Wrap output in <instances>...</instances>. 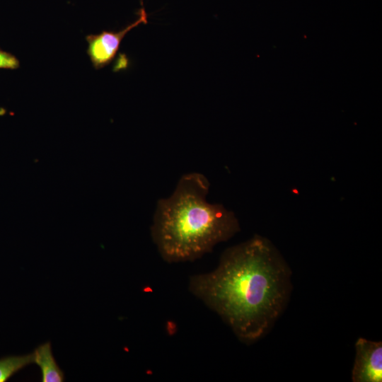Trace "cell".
Wrapping results in <instances>:
<instances>
[{"label": "cell", "mask_w": 382, "mask_h": 382, "mask_svg": "<svg viewBox=\"0 0 382 382\" xmlns=\"http://www.w3.org/2000/svg\"><path fill=\"white\" fill-rule=\"evenodd\" d=\"M291 271L267 238L255 236L226 249L213 271L192 276L189 289L250 344L263 337L284 311Z\"/></svg>", "instance_id": "6da1fadb"}, {"label": "cell", "mask_w": 382, "mask_h": 382, "mask_svg": "<svg viewBox=\"0 0 382 382\" xmlns=\"http://www.w3.org/2000/svg\"><path fill=\"white\" fill-rule=\"evenodd\" d=\"M209 189L203 174L190 173L180 178L170 197L158 201L151 233L165 261L195 260L239 231L232 212L207 201Z\"/></svg>", "instance_id": "7a4b0ae2"}, {"label": "cell", "mask_w": 382, "mask_h": 382, "mask_svg": "<svg viewBox=\"0 0 382 382\" xmlns=\"http://www.w3.org/2000/svg\"><path fill=\"white\" fill-rule=\"evenodd\" d=\"M147 23V14L143 6L138 11L137 18L118 31L103 30L86 37L87 54L96 69L108 66L115 58L125 36L141 24Z\"/></svg>", "instance_id": "3957f363"}, {"label": "cell", "mask_w": 382, "mask_h": 382, "mask_svg": "<svg viewBox=\"0 0 382 382\" xmlns=\"http://www.w3.org/2000/svg\"><path fill=\"white\" fill-rule=\"evenodd\" d=\"M352 371L353 382L382 381V342L359 337Z\"/></svg>", "instance_id": "277c9868"}, {"label": "cell", "mask_w": 382, "mask_h": 382, "mask_svg": "<svg viewBox=\"0 0 382 382\" xmlns=\"http://www.w3.org/2000/svg\"><path fill=\"white\" fill-rule=\"evenodd\" d=\"M33 354L34 363L37 364L41 370L42 382H62L64 381V372L53 357L50 342L38 346Z\"/></svg>", "instance_id": "5b68a950"}, {"label": "cell", "mask_w": 382, "mask_h": 382, "mask_svg": "<svg viewBox=\"0 0 382 382\" xmlns=\"http://www.w3.org/2000/svg\"><path fill=\"white\" fill-rule=\"evenodd\" d=\"M34 363V354L8 356L0 359V382H4L13 374Z\"/></svg>", "instance_id": "8992f818"}, {"label": "cell", "mask_w": 382, "mask_h": 382, "mask_svg": "<svg viewBox=\"0 0 382 382\" xmlns=\"http://www.w3.org/2000/svg\"><path fill=\"white\" fill-rule=\"evenodd\" d=\"M20 66L18 59L0 48V69H16Z\"/></svg>", "instance_id": "52a82bcc"}]
</instances>
